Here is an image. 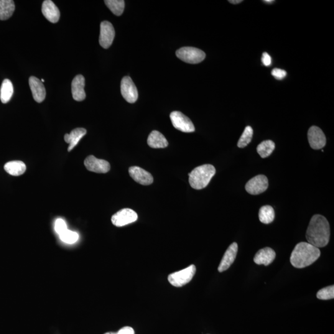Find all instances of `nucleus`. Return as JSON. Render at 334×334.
I'll return each mask as SVG.
<instances>
[{
	"instance_id": "obj_1",
	"label": "nucleus",
	"mask_w": 334,
	"mask_h": 334,
	"mask_svg": "<svg viewBox=\"0 0 334 334\" xmlns=\"http://www.w3.org/2000/svg\"><path fill=\"white\" fill-rule=\"evenodd\" d=\"M330 236V225L327 219L319 214L314 216L306 234L308 243L318 248H323L328 245Z\"/></svg>"
},
{
	"instance_id": "obj_2",
	"label": "nucleus",
	"mask_w": 334,
	"mask_h": 334,
	"mask_svg": "<svg viewBox=\"0 0 334 334\" xmlns=\"http://www.w3.org/2000/svg\"><path fill=\"white\" fill-rule=\"evenodd\" d=\"M320 256V249L308 242H300L292 252L290 262L296 268H305L317 261Z\"/></svg>"
},
{
	"instance_id": "obj_3",
	"label": "nucleus",
	"mask_w": 334,
	"mask_h": 334,
	"mask_svg": "<svg viewBox=\"0 0 334 334\" xmlns=\"http://www.w3.org/2000/svg\"><path fill=\"white\" fill-rule=\"evenodd\" d=\"M216 173L215 167L210 164L203 165L195 168L188 174L191 187L198 190L205 188Z\"/></svg>"
},
{
	"instance_id": "obj_4",
	"label": "nucleus",
	"mask_w": 334,
	"mask_h": 334,
	"mask_svg": "<svg viewBox=\"0 0 334 334\" xmlns=\"http://www.w3.org/2000/svg\"><path fill=\"white\" fill-rule=\"evenodd\" d=\"M177 57L183 62L190 64L202 62L206 58V53L197 48L186 47L180 48L176 52Z\"/></svg>"
},
{
	"instance_id": "obj_5",
	"label": "nucleus",
	"mask_w": 334,
	"mask_h": 334,
	"mask_svg": "<svg viewBox=\"0 0 334 334\" xmlns=\"http://www.w3.org/2000/svg\"><path fill=\"white\" fill-rule=\"evenodd\" d=\"M196 271V269L195 265H191V266L182 270V271L176 272L168 275V282L173 286L176 287H183V285L188 284L193 279Z\"/></svg>"
},
{
	"instance_id": "obj_6",
	"label": "nucleus",
	"mask_w": 334,
	"mask_h": 334,
	"mask_svg": "<svg viewBox=\"0 0 334 334\" xmlns=\"http://www.w3.org/2000/svg\"><path fill=\"white\" fill-rule=\"evenodd\" d=\"M170 119L175 128L183 132H193L195 127L192 121L182 112L175 111L170 114Z\"/></svg>"
},
{
	"instance_id": "obj_7",
	"label": "nucleus",
	"mask_w": 334,
	"mask_h": 334,
	"mask_svg": "<svg viewBox=\"0 0 334 334\" xmlns=\"http://www.w3.org/2000/svg\"><path fill=\"white\" fill-rule=\"evenodd\" d=\"M137 219L138 216L136 212L131 209L125 208L117 212L111 217V223L114 226L121 227L134 223Z\"/></svg>"
},
{
	"instance_id": "obj_8",
	"label": "nucleus",
	"mask_w": 334,
	"mask_h": 334,
	"mask_svg": "<svg viewBox=\"0 0 334 334\" xmlns=\"http://www.w3.org/2000/svg\"><path fill=\"white\" fill-rule=\"evenodd\" d=\"M268 187V179L266 176L259 175L251 178L247 182L245 189L247 192L250 195H257L266 191Z\"/></svg>"
},
{
	"instance_id": "obj_9",
	"label": "nucleus",
	"mask_w": 334,
	"mask_h": 334,
	"mask_svg": "<svg viewBox=\"0 0 334 334\" xmlns=\"http://www.w3.org/2000/svg\"><path fill=\"white\" fill-rule=\"evenodd\" d=\"M121 93L127 103L133 104L138 99V92L133 81L129 76L122 79L121 83Z\"/></svg>"
},
{
	"instance_id": "obj_10",
	"label": "nucleus",
	"mask_w": 334,
	"mask_h": 334,
	"mask_svg": "<svg viewBox=\"0 0 334 334\" xmlns=\"http://www.w3.org/2000/svg\"><path fill=\"white\" fill-rule=\"evenodd\" d=\"M308 138L311 147L319 150L326 146V137L322 129L316 126H313L308 130Z\"/></svg>"
},
{
	"instance_id": "obj_11",
	"label": "nucleus",
	"mask_w": 334,
	"mask_h": 334,
	"mask_svg": "<svg viewBox=\"0 0 334 334\" xmlns=\"http://www.w3.org/2000/svg\"><path fill=\"white\" fill-rule=\"evenodd\" d=\"M115 31L111 23L104 21L101 24L100 37L99 43L104 48H109L113 42Z\"/></svg>"
},
{
	"instance_id": "obj_12",
	"label": "nucleus",
	"mask_w": 334,
	"mask_h": 334,
	"mask_svg": "<svg viewBox=\"0 0 334 334\" xmlns=\"http://www.w3.org/2000/svg\"><path fill=\"white\" fill-rule=\"evenodd\" d=\"M87 169L98 173H106L111 170V165L106 160L99 159L94 155H89L84 160Z\"/></svg>"
},
{
	"instance_id": "obj_13",
	"label": "nucleus",
	"mask_w": 334,
	"mask_h": 334,
	"mask_svg": "<svg viewBox=\"0 0 334 334\" xmlns=\"http://www.w3.org/2000/svg\"><path fill=\"white\" fill-rule=\"evenodd\" d=\"M129 173L130 177L139 184L150 185L154 182L152 175L141 167H131L129 168Z\"/></svg>"
},
{
	"instance_id": "obj_14",
	"label": "nucleus",
	"mask_w": 334,
	"mask_h": 334,
	"mask_svg": "<svg viewBox=\"0 0 334 334\" xmlns=\"http://www.w3.org/2000/svg\"><path fill=\"white\" fill-rule=\"evenodd\" d=\"M238 249V244L236 243H233L228 247L223 255L220 265H219L218 267L219 272H223L230 268L231 265L233 263L234 260L236 259Z\"/></svg>"
},
{
	"instance_id": "obj_15",
	"label": "nucleus",
	"mask_w": 334,
	"mask_h": 334,
	"mask_svg": "<svg viewBox=\"0 0 334 334\" xmlns=\"http://www.w3.org/2000/svg\"><path fill=\"white\" fill-rule=\"evenodd\" d=\"M29 86L31 89L33 98L38 103H41L45 100L46 90L41 81L34 76L29 78Z\"/></svg>"
},
{
	"instance_id": "obj_16",
	"label": "nucleus",
	"mask_w": 334,
	"mask_h": 334,
	"mask_svg": "<svg viewBox=\"0 0 334 334\" xmlns=\"http://www.w3.org/2000/svg\"><path fill=\"white\" fill-rule=\"evenodd\" d=\"M42 12L45 18L50 22L56 23L59 21L60 12L54 2L50 0L43 1Z\"/></svg>"
},
{
	"instance_id": "obj_17",
	"label": "nucleus",
	"mask_w": 334,
	"mask_h": 334,
	"mask_svg": "<svg viewBox=\"0 0 334 334\" xmlns=\"http://www.w3.org/2000/svg\"><path fill=\"white\" fill-rule=\"evenodd\" d=\"M85 78L82 75L76 76L71 83V91L73 98L75 101L81 102L86 99Z\"/></svg>"
},
{
	"instance_id": "obj_18",
	"label": "nucleus",
	"mask_w": 334,
	"mask_h": 334,
	"mask_svg": "<svg viewBox=\"0 0 334 334\" xmlns=\"http://www.w3.org/2000/svg\"><path fill=\"white\" fill-rule=\"evenodd\" d=\"M275 256V252L272 248L266 247L257 252L254 257V261L257 264H263L267 266L274 261Z\"/></svg>"
},
{
	"instance_id": "obj_19",
	"label": "nucleus",
	"mask_w": 334,
	"mask_h": 334,
	"mask_svg": "<svg viewBox=\"0 0 334 334\" xmlns=\"http://www.w3.org/2000/svg\"><path fill=\"white\" fill-rule=\"evenodd\" d=\"M86 133V129L83 128V127H78V128L73 129L70 134L65 135V142L66 143L70 144L68 149L69 152L74 149V147L78 144V142L85 136Z\"/></svg>"
},
{
	"instance_id": "obj_20",
	"label": "nucleus",
	"mask_w": 334,
	"mask_h": 334,
	"mask_svg": "<svg viewBox=\"0 0 334 334\" xmlns=\"http://www.w3.org/2000/svg\"><path fill=\"white\" fill-rule=\"evenodd\" d=\"M147 144L154 149H162L168 146V142L164 135L158 131L150 132L147 139Z\"/></svg>"
},
{
	"instance_id": "obj_21",
	"label": "nucleus",
	"mask_w": 334,
	"mask_h": 334,
	"mask_svg": "<svg viewBox=\"0 0 334 334\" xmlns=\"http://www.w3.org/2000/svg\"><path fill=\"white\" fill-rule=\"evenodd\" d=\"M4 170L9 175L18 177L24 174L26 170V166L24 162L21 161H11L4 165Z\"/></svg>"
},
{
	"instance_id": "obj_22",
	"label": "nucleus",
	"mask_w": 334,
	"mask_h": 334,
	"mask_svg": "<svg viewBox=\"0 0 334 334\" xmlns=\"http://www.w3.org/2000/svg\"><path fill=\"white\" fill-rule=\"evenodd\" d=\"M15 10L14 1L0 0V20L4 21L10 18Z\"/></svg>"
},
{
	"instance_id": "obj_23",
	"label": "nucleus",
	"mask_w": 334,
	"mask_h": 334,
	"mask_svg": "<svg viewBox=\"0 0 334 334\" xmlns=\"http://www.w3.org/2000/svg\"><path fill=\"white\" fill-rule=\"evenodd\" d=\"M13 93V85L11 81L8 79H5L2 81L1 89H0V99H1V103L2 104L8 103L11 100Z\"/></svg>"
},
{
	"instance_id": "obj_24",
	"label": "nucleus",
	"mask_w": 334,
	"mask_h": 334,
	"mask_svg": "<svg viewBox=\"0 0 334 334\" xmlns=\"http://www.w3.org/2000/svg\"><path fill=\"white\" fill-rule=\"evenodd\" d=\"M274 218L275 211L272 206H264L259 209V219L262 223H271L274 221Z\"/></svg>"
},
{
	"instance_id": "obj_25",
	"label": "nucleus",
	"mask_w": 334,
	"mask_h": 334,
	"mask_svg": "<svg viewBox=\"0 0 334 334\" xmlns=\"http://www.w3.org/2000/svg\"><path fill=\"white\" fill-rule=\"evenodd\" d=\"M275 145L271 140H266L260 143L257 147V152L262 159L269 157L274 151Z\"/></svg>"
},
{
	"instance_id": "obj_26",
	"label": "nucleus",
	"mask_w": 334,
	"mask_h": 334,
	"mask_svg": "<svg viewBox=\"0 0 334 334\" xmlns=\"http://www.w3.org/2000/svg\"><path fill=\"white\" fill-rule=\"evenodd\" d=\"M105 3L116 16H121L123 14L125 5L123 0H106Z\"/></svg>"
},
{
	"instance_id": "obj_27",
	"label": "nucleus",
	"mask_w": 334,
	"mask_h": 334,
	"mask_svg": "<svg viewBox=\"0 0 334 334\" xmlns=\"http://www.w3.org/2000/svg\"><path fill=\"white\" fill-rule=\"evenodd\" d=\"M253 136V129L251 126H248L244 129L243 134L238 142V147L244 148L250 143Z\"/></svg>"
},
{
	"instance_id": "obj_28",
	"label": "nucleus",
	"mask_w": 334,
	"mask_h": 334,
	"mask_svg": "<svg viewBox=\"0 0 334 334\" xmlns=\"http://www.w3.org/2000/svg\"><path fill=\"white\" fill-rule=\"evenodd\" d=\"M60 238L61 240L64 243L68 244H73L78 240L79 234L76 232L71 231L70 230H66L61 234Z\"/></svg>"
},
{
	"instance_id": "obj_29",
	"label": "nucleus",
	"mask_w": 334,
	"mask_h": 334,
	"mask_svg": "<svg viewBox=\"0 0 334 334\" xmlns=\"http://www.w3.org/2000/svg\"><path fill=\"white\" fill-rule=\"evenodd\" d=\"M317 298L318 299L323 300H328L334 299V286L331 285L327 287L324 288L320 290L317 293Z\"/></svg>"
},
{
	"instance_id": "obj_30",
	"label": "nucleus",
	"mask_w": 334,
	"mask_h": 334,
	"mask_svg": "<svg viewBox=\"0 0 334 334\" xmlns=\"http://www.w3.org/2000/svg\"><path fill=\"white\" fill-rule=\"evenodd\" d=\"M55 229L56 232H57L59 235H60L61 234H62L63 232L67 230V225H66L65 221L63 220L62 219H58L55 222Z\"/></svg>"
},
{
	"instance_id": "obj_31",
	"label": "nucleus",
	"mask_w": 334,
	"mask_h": 334,
	"mask_svg": "<svg viewBox=\"0 0 334 334\" xmlns=\"http://www.w3.org/2000/svg\"><path fill=\"white\" fill-rule=\"evenodd\" d=\"M287 73L281 69L275 68L272 71V75L278 80H282L286 77Z\"/></svg>"
},
{
	"instance_id": "obj_32",
	"label": "nucleus",
	"mask_w": 334,
	"mask_h": 334,
	"mask_svg": "<svg viewBox=\"0 0 334 334\" xmlns=\"http://www.w3.org/2000/svg\"><path fill=\"white\" fill-rule=\"evenodd\" d=\"M262 62L263 63V65L266 66H269L271 65L272 60L271 56H270L268 53L264 52L262 54Z\"/></svg>"
},
{
	"instance_id": "obj_33",
	"label": "nucleus",
	"mask_w": 334,
	"mask_h": 334,
	"mask_svg": "<svg viewBox=\"0 0 334 334\" xmlns=\"http://www.w3.org/2000/svg\"><path fill=\"white\" fill-rule=\"evenodd\" d=\"M117 334H134V331L133 329H132L131 327H128V326H126V327H124L122 329H121L120 330L118 331V333H116Z\"/></svg>"
},
{
	"instance_id": "obj_34",
	"label": "nucleus",
	"mask_w": 334,
	"mask_h": 334,
	"mask_svg": "<svg viewBox=\"0 0 334 334\" xmlns=\"http://www.w3.org/2000/svg\"><path fill=\"white\" fill-rule=\"evenodd\" d=\"M242 0H229L228 2H230V3L233 4H239L241 2Z\"/></svg>"
},
{
	"instance_id": "obj_35",
	"label": "nucleus",
	"mask_w": 334,
	"mask_h": 334,
	"mask_svg": "<svg viewBox=\"0 0 334 334\" xmlns=\"http://www.w3.org/2000/svg\"><path fill=\"white\" fill-rule=\"evenodd\" d=\"M263 2H266V3H272V2H274V1H273V0H264Z\"/></svg>"
},
{
	"instance_id": "obj_36",
	"label": "nucleus",
	"mask_w": 334,
	"mask_h": 334,
	"mask_svg": "<svg viewBox=\"0 0 334 334\" xmlns=\"http://www.w3.org/2000/svg\"><path fill=\"white\" fill-rule=\"evenodd\" d=\"M105 334H117L116 333H107Z\"/></svg>"
}]
</instances>
